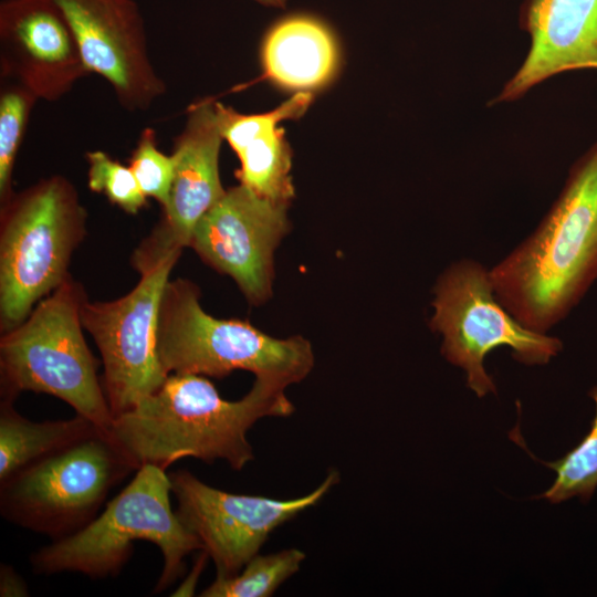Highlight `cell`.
I'll return each instance as SVG.
<instances>
[{
	"instance_id": "6da1fadb",
	"label": "cell",
	"mask_w": 597,
	"mask_h": 597,
	"mask_svg": "<svg viewBox=\"0 0 597 597\" xmlns=\"http://www.w3.org/2000/svg\"><path fill=\"white\" fill-rule=\"evenodd\" d=\"M285 388L255 377L247 395L230 401L202 375L170 374L156 391L115 417L108 433L137 470L144 464L166 470L186 457L223 460L242 470L254 459L249 429L261 418L293 413Z\"/></svg>"
},
{
	"instance_id": "7a4b0ae2",
	"label": "cell",
	"mask_w": 597,
	"mask_h": 597,
	"mask_svg": "<svg viewBox=\"0 0 597 597\" xmlns=\"http://www.w3.org/2000/svg\"><path fill=\"white\" fill-rule=\"evenodd\" d=\"M496 298L523 326L548 334L597 281V139L573 163L536 228L490 268Z\"/></svg>"
},
{
	"instance_id": "3957f363",
	"label": "cell",
	"mask_w": 597,
	"mask_h": 597,
	"mask_svg": "<svg viewBox=\"0 0 597 597\" xmlns=\"http://www.w3.org/2000/svg\"><path fill=\"white\" fill-rule=\"evenodd\" d=\"M171 481L153 464L138 468L134 479L80 531L53 541L30 557L38 575L77 572L91 578L116 576L132 557L134 542L160 549L164 566L156 593L172 585L186 569L185 557L202 545L170 504Z\"/></svg>"
},
{
	"instance_id": "277c9868",
	"label": "cell",
	"mask_w": 597,
	"mask_h": 597,
	"mask_svg": "<svg viewBox=\"0 0 597 597\" xmlns=\"http://www.w3.org/2000/svg\"><path fill=\"white\" fill-rule=\"evenodd\" d=\"M83 286L69 276L42 298L29 316L0 338L1 398L21 391L52 395L108 432L114 421L100 362L83 336Z\"/></svg>"
},
{
	"instance_id": "5b68a950",
	"label": "cell",
	"mask_w": 597,
	"mask_h": 597,
	"mask_svg": "<svg viewBox=\"0 0 597 597\" xmlns=\"http://www.w3.org/2000/svg\"><path fill=\"white\" fill-rule=\"evenodd\" d=\"M87 213L62 175L43 178L1 205L0 328L22 323L70 275L86 233Z\"/></svg>"
},
{
	"instance_id": "8992f818",
	"label": "cell",
	"mask_w": 597,
	"mask_h": 597,
	"mask_svg": "<svg viewBox=\"0 0 597 597\" xmlns=\"http://www.w3.org/2000/svg\"><path fill=\"white\" fill-rule=\"evenodd\" d=\"M157 354L164 370L222 378L251 371L286 387L314 366L311 344L301 336L272 337L247 321L217 318L205 312L198 286L168 280L159 308Z\"/></svg>"
},
{
	"instance_id": "52a82bcc",
	"label": "cell",
	"mask_w": 597,
	"mask_h": 597,
	"mask_svg": "<svg viewBox=\"0 0 597 597\" xmlns=\"http://www.w3.org/2000/svg\"><path fill=\"white\" fill-rule=\"evenodd\" d=\"M429 327L441 335V355L465 374L467 387L479 398L496 394L484 359L498 347L511 349L512 357L526 366L546 365L564 347L549 334L531 331L499 302L490 269L480 261L462 258L450 263L433 289Z\"/></svg>"
},
{
	"instance_id": "ba28073f",
	"label": "cell",
	"mask_w": 597,
	"mask_h": 597,
	"mask_svg": "<svg viewBox=\"0 0 597 597\" xmlns=\"http://www.w3.org/2000/svg\"><path fill=\"white\" fill-rule=\"evenodd\" d=\"M137 471L102 431L18 471L0 483L3 519L60 540L96 517L108 492Z\"/></svg>"
},
{
	"instance_id": "9c48e42d",
	"label": "cell",
	"mask_w": 597,
	"mask_h": 597,
	"mask_svg": "<svg viewBox=\"0 0 597 597\" xmlns=\"http://www.w3.org/2000/svg\"><path fill=\"white\" fill-rule=\"evenodd\" d=\"M170 254L139 271L126 295L81 307V321L94 338L104 367L103 388L113 417L132 409L166 380L157 354L160 302L170 271L179 259Z\"/></svg>"
},
{
	"instance_id": "30bf717a",
	"label": "cell",
	"mask_w": 597,
	"mask_h": 597,
	"mask_svg": "<svg viewBox=\"0 0 597 597\" xmlns=\"http://www.w3.org/2000/svg\"><path fill=\"white\" fill-rule=\"evenodd\" d=\"M169 478L178 504L176 514L200 541L217 576L228 577L241 572L276 527L315 505L338 482L339 474L332 470L311 493L291 500L229 493L187 470Z\"/></svg>"
},
{
	"instance_id": "8fae6325",
	"label": "cell",
	"mask_w": 597,
	"mask_h": 597,
	"mask_svg": "<svg viewBox=\"0 0 597 597\" xmlns=\"http://www.w3.org/2000/svg\"><path fill=\"white\" fill-rule=\"evenodd\" d=\"M287 206L240 184L200 219L189 247L231 276L251 304L260 305L272 295L274 251L290 230Z\"/></svg>"
},
{
	"instance_id": "7c38bea8",
	"label": "cell",
	"mask_w": 597,
	"mask_h": 597,
	"mask_svg": "<svg viewBox=\"0 0 597 597\" xmlns=\"http://www.w3.org/2000/svg\"><path fill=\"white\" fill-rule=\"evenodd\" d=\"M53 1L67 20L88 71L111 85L123 108L145 112L166 93L135 0Z\"/></svg>"
},
{
	"instance_id": "4fadbf2b",
	"label": "cell",
	"mask_w": 597,
	"mask_h": 597,
	"mask_svg": "<svg viewBox=\"0 0 597 597\" xmlns=\"http://www.w3.org/2000/svg\"><path fill=\"white\" fill-rule=\"evenodd\" d=\"M222 140L214 102L191 105L182 130L174 139L175 172L163 217L133 255L137 271L170 254L180 255L200 219L226 193L219 174Z\"/></svg>"
},
{
	"instance_id": "5bb4252c",
	"label": "cell",
	"mask_w": 597,
	"mask_h": 597,
	"mask_svg": "<svg viewBox=\"0 0 597 597\" xmlns=\"http://www.w3.org/2000/svg\"><path fill=\"white\" fill-rule=\"evenodd\" d=\"M0 71L46 102L61 100L91 74L53 0L0 2Z\"/></svg>"
},
{
	"instance_id": "9a60e30c",
	"label": "cell",
	"mask_w": 597,
	"mask_h": 597,
	"mask_svg": "<svg viewBox=\"0 0 597 597\" xmlns=\"http://www.w3.org/2000/svg\"><path fill=\"white\" fill-rule=\"evenodd\" d=\"M520 27L527 53L489 106L515 102L562 73L597 71V0H524Z\"/></svg>"
},
{
	"instance_id": "2e32d148",
	"label": "cell",
	"mask_w": 597,
	"mask_h": 597,
	"mask_svg": "<svg viewBox=\"0 0 597 597\" xmlns=\"http://www.w3.org/2000/svg\"><path fill=\"white\" fill-rule=\"evenodd\" d=\"M338 44L318 18L297 13L277 21L264 36V74L287 90L308 92L326 85L338 67Z\"/></svg>"
},
{
	"instance_id": "e0dca14e",
	"label": "cell",
	"mask_w": 597,
	"mask_h": 597,
	"mask_svg": "<svg viewBox=\"0 0 597 597\" xmlns=\"http://www.w3.org/2000/svg\"><path fill=\"white\" fill-rule=\"evenodd\" d=\"M13 402L8 398L0 402V483L28 465L104 431L77 413L71 419L31 421L15 410Z\"/></svg>"
},
{
	"instance_id": "ac0fdd59",
	"label": "cell",
	"mask_w": 597,
	"mask_h": 597,
	"mask_svg": "<svg viewBox=\"0 0 597 597\" xmlns=\"http://www.w3.org/2000/svg\"><path fill=\"white\" fill-rule=\"evenodd\" d=\"M240 184L261 197L289 205L294 196L291 151L279 124H271L235 153Z\"/></svg>"
},
{
	"instance_id": "d6986e66",
	"label": "cell",
	"mask_w": 597,
	"mask_h": 597,
	"mask_svg": "<svg viewBox=\"0 0 597 597\" xmlns=\"http://www.w3.org/2000/svg\"><path fill=\"white\" fill-rule=\"evenodd\" d=\"M305 559L297 548L275 554L253 556L243 570L234 576H216L202 597H269L292 575Z\"/></svg>"
},
{
	"instance_id": "ffe728a7",
	"label": "cell",
	"mask_w": 597,
	"mask_h": 597,
	"mask_svg": "<svg viewBox=\"0 0 597 597\" xmlns=\"http://www.w3.org/2000/svg\"><path fill=\"white\" fill-rule=\"evenodd\" d=\"M595 402V416L590 430L585 438L563 458L556 461H543L556 473L553 484L537 499H546L552 504H558L570 498L578 496L588 501L597 488V385L589 391Z\"/></svg>"
},
{
	"instance_id": "44dd1931",
	"label": "cell",
	"mask_w": 597,
	"mask_h": 597,
	"mask_svg": "<svg viewBox=\"0 0 597 597\" xmlns=\"http://www.w3.org/2000/svg\"><path fill=\"white\" fill-rule=\"evenodd\" d=\"M39 98L22 85L4 80L0 90V202L13 195L12 175L33 106Z\"/></svg>"
},
{
	"instance_id": "7402d4cb",
	"label": "cell",
	"mask_w": 597,
	"mask_h": 597,
	"mask_svg": "<svg viewBox=\"0 0 597 597\" xmlns=\"http://www.w3.org/2000/svg\"><path fill=\"white\" fill-rule=\"evenodd\" d=\"M88 164L87 184L93 192L104 195L113 205L129 214L147 206V197L127 165L112 158L103 150L85 154Z\"/></svg>"
},
{
	"instance_id": "603a6c76",
	"label": "cell",
	"mask_w": 597,
	"mask_h": 597,
	"mask_svg": "<svg viewBox=\"0 0 597 597\" xmlns=\"http://www.w3.org/2000/svg\"><path fill=\"white\" fill-rule=\"evenodd\" d=\"M312 100V93L298 92L277 108L253 115L240 114L220 102H214V108L222 138L237 153L264 127L271 124L280 125L282 121L301 117Z\"/></svg>"
},
{
	"instance_id": "cb8c5ba5",
	"label": "cell",
	"mask_w": 597,
	"mask_h": 597,
	"mask_svg": "<svg viewBox=\"0 0 597 597\" xmlns=\"http://www.w3.org/2000/svg\"><path fill=\"white\" fill-rule=\"evenodd\" d=\"M128 166L147 198L156 199L164 208L169 199L175 163L170 155L159 150L156 130L145 127L132 151Z\"/></svg>"
},
{
	"instance_id": "d4e9b609",
	"label": "cell",
	"mask_w": 597,
	"mask_h": 597,
	"mask_svg": "<svg viewBox=\"0 0 597 597\" xmlns=\"http://www.w3.org/2000/svg\"><path fill=\"white\" fill-rule=\"evenodd\" d=\"M24 578L10 565L0 566V596L21 597L29 596Z\"/></svg>"
},
{
	"instance_id": "484cf974",
	"label": "cell",
	"mask_w": 597,
	"mask_h": 597,
	"mask_svg": "<svg viewBox=\"0 0 597 597\" xmlns=\"http://www.w3.org/2000/svg\"><path fill=\"white\" fill-rule=\"evenodd\" d=\"M209 558L205 551H201V556L197 559L189 576L182 582V584L175 590L172 596H192L196 587V583L201 574L206 561Z\"/></svg>"
},
{
	"instance_id": "4316f807",
	"label": "cell",
	"mask_w": 597,
	"mask_h": 597,
	"mask_svg": "<svg viewBox=\"0 0 597 597\" xmlns=\"http://www.w3.org/2000/svg\"><path fill=\"white\" fill-rule=\"evenodd\" d=\"M256 2L270 6V7H276V8H284L286 0H255Z\"/></svg>"
}]
</instances>
